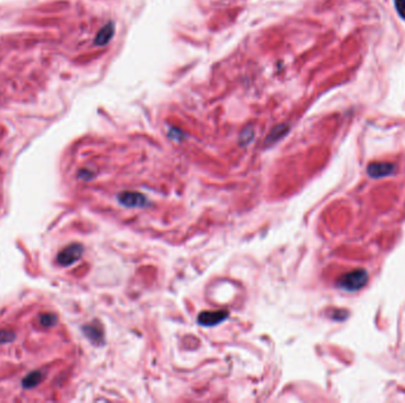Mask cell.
I'll list each match as a JSON object with an SVG mask.
<instances>
[{
    "instance_id": "cell-9",
    "label": "cell",
    "mask_w": 405,
    "mask_h": 403,
    "mask_svg": "<svg viewBox=\"0 0 405 403\" xmlns=\"http://www.w3.org/2000/svg\"><path fill=\"white\" fill-rule=\"evenodd\" d=\"M395 6L398 15L405 19V0H395Z\"/></svg>"
},
{
    "instance_id": "cell-4",
    "label": "cell",
    "mask_w": 405,
    "mask_h": 403,
    "mask_svg": "<svg viewBox=\"0 0 405 403\" xmlns=\"http://www.w3.org/2000/svg\"><path fill=\"white\" fill-rule=\"evenodd\" d=\"M396 170V165L390 162H372L367 165V174L372 179H380L392 175Z\"/></svg>"
},
{
    "instance_id": "cell-1",
    "label": "cell",
    "mask_w": 405,
    "mask_h": 403,
    "mask_svg": "<svg viewBox=\"0 0 405 403\" xmlns=\"http://www.w3.org/2000/svg\"><path fill=\"white\" fill-rule=\"evenodd\" d=\"M368 273L366 270L358 269L351 272H347L338 279L337 285L345 291H358L367 284Z\"/></svg>"
},
{
    "instance_id": "cell-2",
    "label": "cell",
    "mask_w": 405,
    "mask_h": 403,
    "mask_svg": "<svg viewBox=\"0 0 405 403\" xmlns=\"http://www.w3.org/2000/svg\"><path fill=\"white\" fill-rule=\"evenodd\" d=\"M82 255H83V247H82V245L74 244L68 246L65 250H63L58 255L57 260H58V263L62 265V266H69V265L74 264L75 261L78 260Z\"/></svg>"
},
{
    "instance_id": "cell-8",
    "label": "cell",
    "mask_w": 405,
    "mask_h": 403,
    "mask_svg": "<svg viewBox=\"0 0 405 403\" xmlns=\"http://www.w3.org/2000/svg\"><path fill=\"white\" fill-rule=\"evenodd\" d=\"M253 136V130L251 128H247L244 129L243 132L241 134V137H239V141L242 142V145H247V143H249L250 141H251Z\"/></svg>"
},
{
    "instance_id": "cell-5",
    "label": "cell",
    "mask_w": 405,
    "mask_h": 403,
    "mask_svg": "<svg viewBox=\"0 0 405 403\" xmlns=\"http://www.w3.org/2000/svg\"><path fill=\"white\" fill-rule=\"evenodd\" d=\"M118 201L122 206L131 207V208H135V207H145L147 203V199L144 195L136 192H123L118 195Z\"/></svg>"
},
{
    "instance_id": "cell-10",
    "label": "cell",
    "mask_w": 405,
    "mask_h": 403,
    "mask_svg": "<svg viewBox=\"0 0 405 403\" xmlns=\"http://www.w3.org/2000/svg\"><path fill=\"white\" fill-rule=\"evenodd\" d=\"M348 312L345 310H334L332 313H330V317L333 319H337V321H344L346 318Z\"/></svg>"
},
{
    "instance_id": "cell-6",
    "label": "cell",
    "mask_w": 405,
    "mask_h": 403,
    "mask_svg": "<svg viewBox=\"0 0 405 403\" xmlns=\"http://www.w3.org/2000/svg\"><path fill=\"white\" fill-rule=\"evenodd\" d=\"M113 36H114V24L109 23L106 26L102 27L100 32L97 33V36L95 38V44L96 45H106L112 39Z\"/></svg>"
},
{
    "instance_id": "cell-3",
    "label": "cell",
    "mask_w": 405,
    "mask_h": 403,
    "mask_svg": "<svg viewBox=\"0 0 405 403\" xmlns=\"http://www.w3.org/2000/svg\"><path fill=\"white\" fill-rule=\"evenodd\" d=\"M229 312L224 310L219 311H204L198 316V323L203 327H214L228 318Z\"/></svg>"
},
{
    "instance_id": "cell-7",
    "label": "cell",
    "mask_w": 405,
    "mask_h": 403,
    "mask_svg": "<svg viewBox=\"0 0 405 403\" xmlns=\"http://www.w3.org/2000/svg\"><path fill=\"white\" fill-rule=\"evenodd\" d=\"M289 130L288 126H286V124H280V126L275 127L274 129H272L271 132L268 135V137L266 139V146L268 145H274V143H276L277 141L282 139L283 136H285L286 134H287Z\"/></svg>"
}]
</instances>
